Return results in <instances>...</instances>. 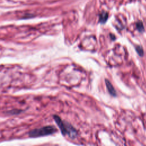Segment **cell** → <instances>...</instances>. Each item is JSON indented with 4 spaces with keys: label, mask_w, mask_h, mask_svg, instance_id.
<instances>
[{
    "label": "cell",
    "mask_w": 146,
    "mask_h": 146,
    "mask_svg": "<svg viewBox=\"0 0 146 146\" xmlns=\"http://www.w3.org/2000/svg\"><path fill=\"white\" fill-rule=\"evenodd\" d=\"M53 117L63 135H67L72 139L76 137L78 135L77 131L71 124L62 120L58 115H54Z\"/></svg>",
    "instance_id": "obj_1"
},
{
    "label": "cell",
    "mask_w": 146,
    "mask_h": 146,
    "mask_svg": "<svg viewBox=\"0 0 146 146\" xmlns=\"http://www.w3.org/2000/svg\"><path fill=\"white\" fill-rule=\"evenodd\" d=\"M56 131L57 129L54 126L46 125L42 128L32 129L29 132L28 135L30 137H38L52 135Z\"/></svg>",
    "instance_id": "obj_2"
},
{
    "label": "cell",
    "mask_w": 146,
    "mask_h": 146,
    "mask_svg": "<svg viewBox=\"0 0 146 146\" xmlns=\"http://www.w3.org/2000/svg\"><path fill=\"white\" fill-rule=\"evenodd\" d=\"M105 83H106V86L108 92L110 93V94L113 96H116V92L115 88H113V86L111 83V82L108 80L105 79Z\"/></svg>",
    "instance_id": "obj_3"
},
{
    "label": "cell",
    "mask_w": 146,
    "mask_h": 146,
    "mask_svg": "<svg viewBox=\"0 0 146 146\" xmlns=\"http://www.w3.org/2000/svg\"><path fill=\"white\" fill-rule=\"evenodd\" d=\"M108 18V13L106 12H102L99 15V21L101 23H104L107 21Z\"/></svg>",
    "instance_id": "obj_4"
},
{
    "label": "cell",
    "mask_w": 146,
    "mask_h": 146,
    "mask_svg": "<svg viewBox=\"0 0 146 146\" xmlns=\"http://www.w3.org/2000/svg\"><path fill=\"white\" fill-rule=\"evenodd\" d=\"M136 27H137V29H138V30L140 32H141L144 30V26H143V25L141 22H137L136 24Z\"/></svg>",
    "instance_id": "obj_5"
},
{
    "label": "cell",
    "mask_w": 146,
    "mask_h": 146,
    "mask_svg": "<svg viewBox=\"0 0 146 146\" xmlns=\"http://www.w3.org/2000/svg\"><path fill=\"white\" fill-rule=\"evenodd\" d=\"M136 50L137 52L138 53V54L140 56H142L143 55V48H141V46H137L136 47Z\"/></svg>",
    "instance_id": "obj_6"
},
{
    "label": "cell",
    "mask_w": 146,
    "mask_h": 146,
    "mask_svg": "<svg viewBox=\"0 0 146 146\" xmlns=\"http://www.w3.org/2000/svg\"><path fill=\"white\" fill-rule=\"evenodd\" d=\"M22 111V110H13L12 111H10L9 112V113H11L12 115H14V114H18L20 112H21Z\"/></svg>",
    "instance_id": "obj_7"
}]
</instances>
